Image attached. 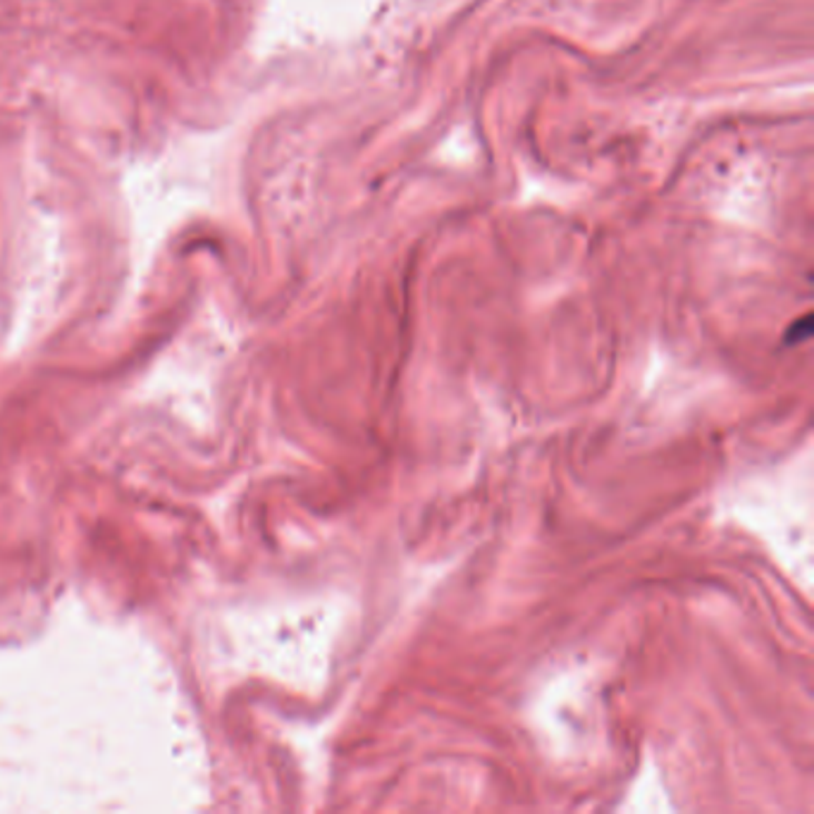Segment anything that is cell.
Returning <instances> with one entry per match:
<instances>
[{"label":"cell","instance_id":"obj_1","mask_svg":"<svg viewBox=\"0 0 814 814\" xmlns=\"http://www.w3.org/2000/svg\"><path fill=\"white\" fill-rule=\"evenodd\" d=\"M810 335H812V320H810V316H805L801 322H795L788 330L786 341L788 345H801V341H805Z\"/></svg>","mask_w":814,"mask_h":814}]
</instances>
